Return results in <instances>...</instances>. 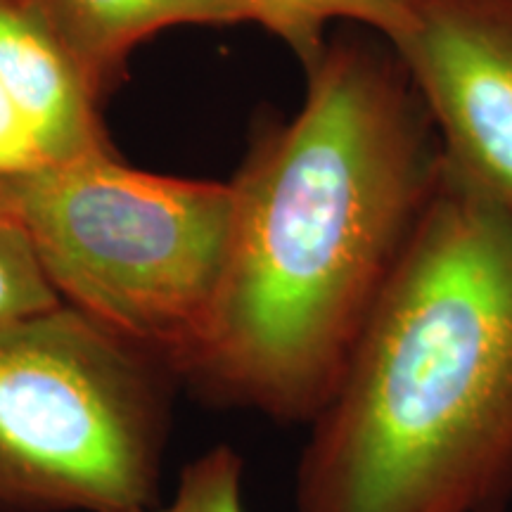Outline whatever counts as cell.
<instances>
[{
	"label": "cell",
	"mask_w": 512,
	"mask_h": 512,
	"mask_svg": "<svg viewBox=\"0 0 512 512\" xmlns=\"http://www.w3.org/2000/svg\"><path fill=\"white\" fill-rule=\"evenodd\" d=\"M98 100L124 79L128 57L159 31L252 22L242 0H27Z\"/></svg>",
	"instance_id": "7"
},
{
	"label": "cell",
	"mask_w": 512,
	"mask_h": 512,
	"mask_svg": "<svg viewBox=\"0 0 512 512\" xmlns=\"http://www.w3.org/2000/svg\"><path fill=\"white\" fill-rule=\"evenodd\" d=\"M249 19L278 36L309 69L330 31L342 22L363 24L396 43L411 27L406 0H242Z\"/></svg>",
	"instance_id": "8"
},
{
	"label": "cell",
	"mask_w": 512,
	"mask_h": 512,
	"mask_svg": "<svg viewBox=\"0 0 512 512\" xmlns=\"http://www.w3.org/2000/svg\"><path fill=\"white\" fill-rule=\"evenodd\" d=\"M306 427L297 512L508 508L510 204L444 162L399 271Z\"/></svg>",
	"instance_id": "2"
},
{
	"label": "cell",
	"mask_w": 512,
	"mask_h": 512,
	"mask_svg": "<svg viewBox=\"0 0 512 512\" xmlns=\"http://www.w3.org/2000/svg\"><path fill=\"white\" fill-rule=\"evenodd\" d=\"M302 110L266 126L233 188L207 330L181 384L216 408L309 425L418 233L444 145L399 50L342 22Z\"/></svg>",
	"instance_id": "1"
},
{
	"label": "cell",
	"mask_w": 512,
	"mask_h": 512,
	"mask_svg": "<svg viewBox=\"0 0 512 512\" xmlns=\"http://www.w3.org/2000/svg\"><path fill=\"white\" fill-rule=\"evenodd\" d=\"M0 81L43 164L114 152L100 100L27 0H0Z\"/></svg>",
	"instance_id": "6"
},
{
	"label": "cell",
	"mask_w": 512,
	"mask_h": 512,
	"mask_svg": "<svg viewBox=\"0 0 512 512\" xmlns=\"http://www.w3.org/2000/svg\"><path fill=\"white\" fill-rule=\"evenodd\" d=\"M394 48L430 110L446 164L512 207V0H406Z\"/></svg>",
	"instance_id": "5"
},
{
	"label": "cell",
	"mask_w": 512,
	"mask_h": 512,
	"mask_svg": "<svg viewBox=\"0 0 512 512\" xmlns=\"http://www.w3.org/2000/svg\"><path fill=\"white\" fill-rule=\"evenodd\" d=\"M0 197L60 302L181 380L226 266L230 183L150 174L105 152L0 178Z\"/></svg>",
	"instance_id": "3"
},
{
	"label": "cell",
	"mask_w": 512,
	"mask_h": 512,
	"mask_svg": "<svg viewBox=\"0 0 512 512\" xmlns=\"http://www.w3.org/2000/svg\"><path fill=\"white\" fill-rule=\"evenodd\" d=\"M41 164L34 138L12 102L8 88L0 81V178L24 174Z\"/></svg>",
	"instance_id": "11"
},
{
	"label": "cell",
	"mask_w": 512,
	"mask_h": 512,
	"mask_svg": "<svg viewBox=\"0 0 512 512\" xmlns=\"http://www.w3.org/2000/svg\"><path fill=\"white\" fill-rule=\"evenodd\" d=\"M181 380L72 306L0 325V512L159 503Z\"/></svg>",
	"instance_id": "4"
},
{
	"label": "cell",
	"mask_w": 512,
	"mask_h": 512,
	"mask_svg": "<svg viewBox=\"0 0 512 512\" xmlns=\"http://www.w3.org/2000/svg\"><path fill=\"white\" fill-rule=\"evenodd\" d=\"M60 304L27 233L0 197V325Z\"/></svg>",
	"instance_id": "9"
},
{
	"label": "cell",
	"mask_w": 512,
	"mask_h": 512,
	"mask_svg": "<svg viewBox=\"0 0 512 512\" xmlns=\"http://www.w3.org/2000/svg\"><path fill=\"white\" fill-rule=\"evenodd\" d=\"M242 484L245 458L230 444H216L183 467L169 503L140 512H247Z\"/></svg>",
	"instance_id": "10"
}]
</instances>
